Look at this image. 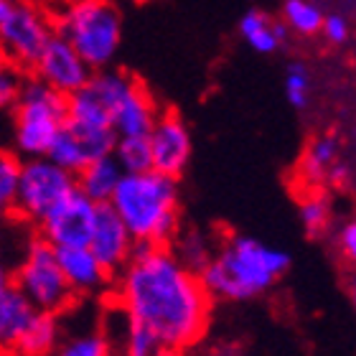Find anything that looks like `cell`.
<instances>
[{"mask_svg": "<svg viewBox=\"0 0 356 356\" xmlns=\"http://www.w3.org/2000/svg\"><path fill=\"white\" fill-rule=\"evenodd\" d=\"M239 36L245 38L247 44L252 46L257 54H273L277 51L285 38H288L290 29L285 21H273L265 10H247L242 18H239Z\"/></svg>", "mask_w": 356, "mask_h": 356, "instance_id": "17", "label": "cell"}, {"mask_svg": "<svg viewBox=\"0 0 356 356\" xmlns=\"http://www.w3.org/2000/svg\"><path fill=\"white\" fill-rule=\"evenodd\" d=\"M61 321L59 313L38 311L36 318L31 321L21 341L15 343L13 351L18 356H54L61 343Z\"/></svg>", "mask_w": 356, "mask_h": 356, "instance_id": "19", "label": "cell"}, {"mask_svg": "<svg viewBox=\"0 0 356 356\" xmlns=\"http://www.w3.org/2000/svg\"><path fill=\"white\" fill-rule=\"evenodd\" d=\"M54 31L95 72H102L110 69L120 49L122 18L112 0H64L54 13Z\"/></svg>", "mask_w": 356, "mask_h": 356, "instance_id": "4", "label": "cell"}, {"mask_svg": "<svg viewBox=\"0 0 356 356\" xmlns=\"http://www.w3.org/2000/svg\"><path fill=\"white\" fill-rule=\"evenodd\" d=\"M23 161L15 153H3L0 156V207L6 211H13L18 191H21Z\"/></svg>", "mask_w": 356, "mask_h": 356, "instance_id": "27", "label": "cell"}, {"mask_svg": "<svg viewBox=\"0 0 356 356\" xmlns=\"http://www.w3.org/2000/svg\"><path fill=\"white\" fill-rule=\"evenodd\" d=\"M69 120V97L29 76L18 102L13 104V143L23 161L46 158L54 140L64 133Z\"/></svg>", "mask_w": 356, "mask_h": 356, "instance_id": "5", "label": "cell"}, {"mask_svg": "<svg viewBox=\"0 0 356 356\" xmlns=\"http://www.w3.org/2000/svg\"><path fill=\"white\" fill-rule=\"evenodd\" d=\"M300 224L308 237H321L326 232L328 222H331V207H328V199L323 193H308L300 201Z\"/></svg>", "mask_w": 356, "mask_h": 356, "instance_id": "26", "label": "cell"}, {"mask_svg": "<svg viewBox=\"0 0 356 356\" xmlns=\"http://www.w3.org/2000/svg\"><path fill=\"white\" fill-rule=\"evenodd\" d=\"M54 36V21L31 0H0V46L10 64L33 69Z\"/></svg>", "mask_w": 356, "mask_h": 356, "instance_id": "7", "label": "cell"}, {"mask_svg": "<svg viewBox=\"0 0 356 356\" xmlns=\"http://www.w3.org/2000/svg\"><path fill=\"white\" fill-rule=\"evenodd\" d=\"M38 308L31 303V298L21 290L15 280H3L0 285V341L6 349L13 351V346L21 341L31 321L36 318Z\"/></svg>", "mask_w": 356, "mask_h": 356, "instance_id": "16", "label": "cell"}, {"mask_svg": "<svg viewBox=\"0 0 356 356\" xmlns=\"http://www.w3.org/2000/svg\"><path fill=\"white\" fill-rule=\"evenodd\" d=\"M54 356H112V349L104 339L102 328H97V331L64 336Z\"/></svg>", "mask_w": 356, "mask_h": 356, "instance_id": "25", "label": "cell"}, {"mask_svg": "<svg viewBox=\"0 0 356 356\" xmlns=\"http://www.w3.org/2000/svg\"><path fill=\"white\" fill-rule=\"evenodd\" d=\"M59 265L76 296H95L112 285L115 275L97 260L89 247H56Z\"/></svg>", "mask_w": 356, "mask_h": 356, "instance_id": "15", "label": "cell"}, {"mask_svg": "<svg viewBox=\"0 0 356 356\" xmlns=\"http://www.w3.org/2000/svg\"><path fill=\"white\" fill-rule=\"evenodd\" d=\"M46 158H49L51 163L61 165L64 171L74 173V176H79V173L92 163V158H89V153L82 145V140H79L72 130H67V127H64V133L54 140V145L49 148V156Z\"/></svg>", "mask_w": 356, "mask_h": 356, "instance_id": "23", "label": "cell"}, {"mask_svg": "<svg viewBox=\"0 0 356 356\" xmlns=\"http://www.w3.org/2000/svg\"><path fill=\"white\" fill-rule=\"evenodd\" d=\"M38 311L61 313L74 300V290L61 270L56 247L44 237L31 239L13 277Z\"/></svg>", "mask_w": 356, "mask_h": 356, "instance_id": "8", "label": "cell"}, {"mask_svg": "<svg viewBox=\"0 0 356 356\" xmlns=\"http://www.w3.org/2000/svg\"><path fill=\"white\" fill-rule=\"evenodd\" d=\"M321 33H323L331 44H346V41H349V33H351L349 18L341 13H328L326 21H323V31H321Z\"/></svg>", "mask_w": 356, "mask_h": 356, "instance_id": "30", "label": "cell"}, {"mask_svg": "<svg viewBox=\"0 0 356 356\" xmlns=\"http://www.w3.org/2000/svg\"><path fill=\"white\" fill-rule=\"evenodd\" d=\"M288 267V252L262 245L260 239L252 237H229L199 277L211 298L250 300L273 288Z\"/></svg>", "mask_w": 356, "mask_h": 356, "instance_id": "2", "label": "cell"}, {"mask_svg": "<svg viewBox=\"0 0 356 356\" xmlns=\"http://www.w3.org/2000/svg\"><path fill=\"white\" fill-rule=\"evenodd\" d=\"M135 239L127 229V224L120 219V214L112 209V204H99L97 207V222L92 232L89 250L97 254V260L102 262L115 277H118L125 265L130 262Z\"/></svg>", "mask_w": 356, "mask_h": 356, "instance_id": "13", "label": "cell"}, {"mask_svg": "<svg viewBox=\"0 0 356 356\" xmlns=\"http://www.w3.org/2000/svg\"><path fill=\"white\" fill-rule=\"evenodd\" d=\"M339 163V140L334 135H318L308 143V148L303 150L300 158V178L308 186H321L323 181H328L331 168Z\"/></svg>", "mask_w": 356, "mask_h": 356, "instance_id": "20", "label": "cell"}, {"mask_svg": "<svg viewBox=\"0 0 356 356\" xmlns=\"http://www.w3.org/2000/svg\"><path fill=\"white\" fill-rule=\"evenodd\" d=\"M33 74L38 79H44L56 92L72 97L92 82L95 69L79 56V51H76L74 46L67 44L64 38L54 36L51 44L46 46V51L41 54L38 64L33 67Z\"/></svg>", "mask_w": 356, "mask_h": 356, "instance_id": "12", "label": "cell"}, {"mask_svg": "<svg viewBox=\"0 0 356 356\" xmlns=\"http://www.w3.org/2000/svg\"><path fill=\"white\" fill-rule=\"evenodd\" d=\"M282 21L288 23L290 31L300 36H313L323 31L326 13L313 0H285L282 3Z\"/></svg>", "mask_w": 356, "mask_h": 356, "instance_id": "24", "label": "cell"}, {"mask_svg": "<svg viewBox=\"0 0 356 356\" xmlns=\"http://www.w3.org/2000/svg\"><path fill=\"white\" fill-rule=\"evenodd\" d=\"M76 188L79 186H76L74 173L64 171L49 158H29V161H23L21 191H18L13 211L41 227L46 216Z\"/></svg>", "mask_w": 356, "mask_h": 356, "instance_id": "9", "label": "cell"}, {"mask_svg": "<svg viewBox=\"0 0 356 356\" xmlns=\"http://www.w3.org/2000/svg\"><path fill=\"white\" fill-rule=\"evenodd\" d=\"M339 250L351 265H356V222H349L339 232Z\"/></svg>", "mask_w": 356, "mask_h": 356, "instance_id": "31", "label": "cell"}, {"mask_svg": "<svg viewBox=\"0 0 356 356\" xmlns=\"http://www.w3.org/2000/svg\"><path fill=\"white\" fill-rule=\"evenodd\" d=\"M150 148H153L156 171L173 178L186 171V165L191 161V133L181 115L163 112L158 118L156 127L150 133Z\"/></svg>", "mask_w": 356, "mask_h": 356, "instance_id": "14", "label": "cell"}, {"mask_svg": "<svg viewBox=\"0 0 356 356\" xmlns=\"http://www.w3.org/2000/svg\"><path fill=\"white\" fill-rule=\"evenodd\" d=\"M26 79H29L26 69L15 67L10 61L3 64V69H0V102H3V107H13L18 102Z\"/></svg>", "mask_w": 356, "mask_h": 356, "instance_id": "29", "label": "cell"}, {"mask_svg": "<svg viewBox=\"0 0 356 356\" xmlns=\"http://www.w3.org/2000/svg\"><path fill=\"white\" fill-rule=\"evenodd\" d=\"M349 176H351V168L346 163H339L331 168V173H328V184H334V186H343L346 181H349Z\"/></svg>", "mask_w": 356, "mask_h": 356, "instance_id": "32", "label": "cell"}, {"mask_svg": "<svg viewBox=\"0 0 356 356\" xmlns=\"http://www.w3.org/2000/svg\"><path fill=\"white\" fill-rule=\"evenodd\" d=\"M102 334L110 343L112 356H173L163 341L148 326L135 321L118 300L104 308Z\"/></svg>", "mask_w": 356, "mask_h": 356, "instance_id": "11", "label": "cell"}, {"mask_svg": "<svg viewBox=\"0 0 356 356\" xmlns=\"http://www.w3.org/2000/svg\"><path fill=\"white\" fill-rule=\"evenodd\" d=\"M112 156H115L125 176H140V173L156 171L150 135L148 138H120Z\"/></svg>", "mask_w": 356, "mask_h": 356, "instance_id": "21", "label": "cell"}, {"mask_svg": "<svg viewBox=\"0 0 356 356\" xmlns=\"http://www.w3.org/2000/svg\"><path fill=\"white\" fill-rule=\"evenodd\" d=\"M171 250L176 252V257L184 262L191 273L201 275L211 265V260L216 257V252L211 250V242L204 232L199 229H188L184 232L181 237H176V242L171 245Z\"/></svg>", "mask_w": 356, "mask_h": 356, "instance_id": "22", "label": "cell"}, {"mask_svg": "<svg viewBox=\"0 0 356 356\" xmlns=\"http://www.w3.org/2000/svg\"><path fill=\"white\" fill-rule=\"evenodd\" d=\"M349 298H351V305H354V311H356V270L349 275Z\"/></svg>", "mask_w": 356, "mask_h": 356, "instance_id": "33", "label": "cell"}, {"mask_svg": "<svg viewBox=\"0 0 356 356\" xmlns=\"http://www.w3.org/2000/svg\"><path fill=\"white\" fill-rule=\"evenodd\" d=\"M89 89L110 110L120 138H148L153 133L161 115L156 112L148 89L138 79L118 69H102L95 72Z\"/></svg>", "mask_w": 356, "mask_h": 356, "instance_id": "6", "label": "cell"}, {"mask_svg": "<svg viewBox=\"0 0 356 356\" xmlns=\"http://www.w3.org/2000/svg\"><path fill=\"white\" fill-rule=\"evenodd\" d=\"M112 209L135 242L171 247L178 232V181L161 171L125 176L112 196Z\"/></svg>", "mask_w": 356, "mask_h": 356, "instance_id": "3", "label": "cell"}, {"mask_svg": "<svg viewBox=\"0 0 356 356\" xmlns=\"http://www.w3.org/2000/svg\"><path fill=\"white\" fill-rule=\"evenodd\" d=\"M285 99H288L296 110H305L308 107V95H311V76H308V69L300 61H293L285 72Z\"/></svg>", "mask_w": 356, "mask_h": 356, "instance_id": "28", "label": "cell"}, {"mask_svg": "<svg viewBox=\"0 0 356 356\" xmlns=\"http://www.w3.org/2000/svg\"><path fill=\"white\" fill-rule=\"evenodd\" d=\"M112 300L148 326L171 354H178L207 334L214 298L171 247L135 242L130 262L115 280Z\"/></svg>", "mask_w": 356, "mask_h": 356, "instance_id": "1", "label": "cell"}, {"mask_svg": "<svg viewBox=\"0 0 356 356\" xmlns=\"http://www.w3.org/2000/svg\"><path fill=\"white\" fill-rule=\"evenodd\" d=\"M125 178L120 163L115 161V156L97 158L76 176V186L84 196L95 201V204H110L115 191H118L120 181Z\"/></svg>", "mask_w": 356, "mask_h": 356, "instance_id": "18", "label": "cell"}, {"mask_svg": "<svg viewBox=\"0 0 356 356\" xmlns=\"http://www.w3.org/2000/svg\"><path fill=\"white\" fill-rule=\"evenodd\" d=\"M97 207L99 204L76 188L44 219V224L38 227L41 237L54 247H89L97 222Z\"/></svg>", "mask_w": 356, "mask_h": 356, "instance_id": "10", "label": "cell"}]
</instances>
